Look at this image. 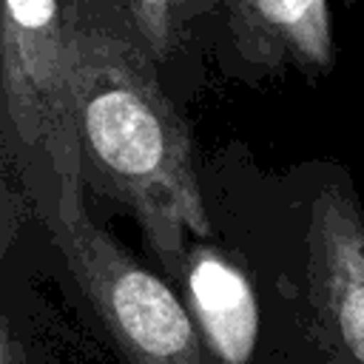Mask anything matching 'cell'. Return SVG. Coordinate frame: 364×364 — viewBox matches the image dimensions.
I'll return each mask as SVG.
<instances>
[{
    "mask_svg": "<svg viewBox=\"0 0 364 364\" xmlns=\"http://www.w3.org/2000/svg\"><path fill=\"white\" fill-rule=\"evenodd\" d=\"M219 17L216 63L225 77L259 82L296 71L318 82L336 68L327 0H222Z\"/></svg>",
    "mask_w": 364,
    "mask_h": 364,
    "instance_id": "5b68a950",
    "label": "cell"
},
{
    "mask_svg": "<svg viewBox=\"0 0 364 364\" xmlns=\"http://www.w3.org/2000/svg\"><path fill=\"white\" fill-rule=\"evenodd\" d=\"M216 233L253 273L267 364H364V199L347 165L202 156Z\"/></svg>",
    "mask_w": 364,
    "mask_h": 364,
    "instance_id": "6da1fadb",
    "label": "cell"
},
{
    "mask_svg": "<svg viewBox=\"0 0 364 364\" xmlns=\"http://www.w3.org/2000/svg\"><path fill=\"white\" fill-rule=\"evenodd\" d=\"M28 364H60V361H54V358H48V355H34L31 353V361Z\"/></svg>",
    "mask_w": 364,
    "mask_h": 364,
    "instance_id": "9c48e42d",
    "label": "cell"
},
{
    "mask_svg": "<svg viewBox=\"0 0 364 364\" xmlns=\"http://www.w3.org/2000/svg\"><path fill=\"white\" fill-rule=\"evenodd\" d=\"M159 273L182 296L216 364H267L253 273L219 233L191 236Z\"/></svg>",
    "mask_w": 364,
    "mask_h": 364,
    "instance_id": "8992f818",
    "label": "cell"
},
{
    "mask_svg": "<svg viewBox=\"0 0 364 364\" xmlns=\"http://www.w3.org/2000/svg\"><path fill=\"white\" fill-rule=\"evenodd\" d=\"M341 3H344V6H347V9H353V6H358V3H361V0H341Z\"/></svg>",
    "mask_w": 364,
    "mask_h": 364,
    "instance_id": "30bf717a",
    "label": "cell"
},
{
    "mask_svg": "<svg viewBox=\"0 0 364 364\" xmlns=\"http://www.w3.org/2000/svg\"><path fill=\"white\" fill-rule=\"evenodd\" d=\"M0 171L37 225L88 210L60 0H3Z\"/></svg>",
    "mask_w": 364,
    "mask_h": 364,
    "instance_id": "3957f363",
    "label": "cell"
},
{
    "mask_svg": "<svg viewBox=\"0 0 364 364\" xmlns=\"http://www.w3.org/2000/svg\"><path fill=\"white\" fill-rule=\"evenodd\" d=\"M34 228L51 276L119 364H216L176 287L91 210Z\"/></svg>",
    "mask_w": 364,
    "mask_h": 364,
    "instance_id": "277c9868",
    "label": "cell"
},
{
    "mask_svg": "<svg viewBox=\"0 0 364 364\" xmlns=\"http://www.w3.org/2000/svg\"><path fill=\"white\" fill-rule=\"evenodd\" d=\"M31 361V347L23 338V333L14 330L11 316L3 313L0 318V364H28Z\"/></svg>",
    "mask_w": 364,
    "mask_h": 364,
    "instance_id": "ba28073f",
    "label": "cell"
},
{
    "mask_svg": "<svg viewBox=\"0 0 364 364\" xmlns=\"http://www.w3.org/2000/svg\"><path fill=\"white\" fill-rule=\"evenodd\" d=\"M80 117L85 191L119 205L165 270L191 236L210 239L202 156L122 0H60Z\"/></svg>",
    "mask_w": 364,
    "mask_h": 364,
    "instance_id": "7a4b0ae2",
    "label": "cell"
},
{
    "mask_svg": "<svg viewBox=\"0 0 364 364\" xmlns=\"http://www.w3.org/2000/svg\"><path fill=\"white\" fill-rule=\"evenodd\" d=\"M151 63L168 85V71H182L191 60L196 28L202 20L219 14L222 0H122ZM171 91V88H168Z\"/></svg>",
    "mask_w": 364,
    "mask_h": 364,
    "instance_id": "52a82bcc",
    "label": "cell"
}]
</instances>
